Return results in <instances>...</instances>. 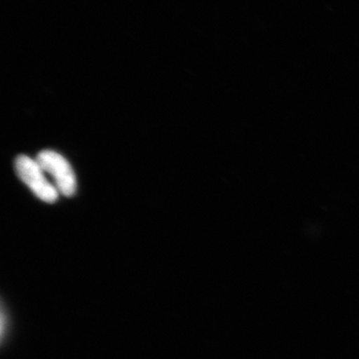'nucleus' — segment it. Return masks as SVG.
I'll return each mask as SVG.
<instances>
[{"mask_svg": "<svg viewBox=\"0 0 359 359\" xmlns=\"http://www.w3.org/2000/svg\"><path fill=\"white\" fill-rule=\"evenodd\" d=\"M37 162L45 173L51 175L56 189L65 197H72L76 193L77 182L74 171L62 155L51 150H45L37 155Z\"/></svg>", "mask_w": 359, "mask_h": 359, "instance_id": "nucleus-2", "label": "nucleus"}, {"mask_svg": "<svg viewBox=\"0 0 359 359\" xmlns=\"http://www.w3.org/2000/svg\"><path fill=\"white\" fill-rule=\"evenodd\" d=\"M15 170L21 181L34 193L39 199L46 203H54L58 199V191L45 176V172L36 159L25 155L18 156Z\"/></svg>", "mask_w": 359, "mask_h": 359, "instance_id": "nucleus-1", "label": "nucleus"}]
</instances>
